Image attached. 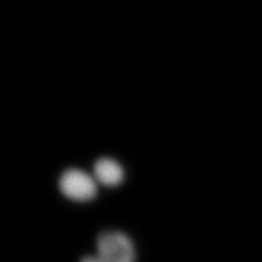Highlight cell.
<instances>
[{
    "mask_svg": "<svg viewBox=\"0 0 262 262\" xmlns=\"http://www.w3.org/2000/svg\"><path fill=\"white\" fill-rule=\"evenodd\" d=\"M97 254L107 262H135V248L122 231H104L97 239Z\"/></svg>",
    "mask_w": 262,
    "mask_h": 262,
    "instance_id": "cell-1",
    "label": "cell"
},
{
    "mask_svg": "<svg viewBox=\"0 0 262 262\" xmlns=\"http://www.w3.org/2000/svg\"><path fill=\"white\" fill-rule=\"evenodd\" d=\"M62 194L76 202H87L97 195V182L87 172L78 169L64 171L59 180Z\"/></svg>",
    "mask_w": 262,
    "mask_h": 262,
    "instance_id": "cell-2",
    "label": "cell"
},
{
    "mask_svg": "<svg viewBox=\"0 0 262 262\" xmlns=\"http://www.w3.org/2000/svg\"><path fill=\"white\" fill-rule=\"evenodd\" d=\"M95 180L106 186H118L124 178L122 166L111 158H102L94 166Z\"/></svg>",
    "mask_w": 262,
    "mask_h": 262,
    "instance_id": "cell-3",
    "label": "cell"
},
{
    "mask_svg": "<svg viewBox=\"0 0 262 262\" xmlns=\"http://www.w3.org/2000/svg\"><path fill=\"white\" fill-rule=\"evenodd\" d=\"M80 262H107V261H104L102 257L95 254V255H86V257H83V258L80 259Z\"/></svg>",
    "mask_w": 262,
    "mask_h": 262,
    "instance_id": "cell-4",
    "label": "cell"
}]
</instances>
